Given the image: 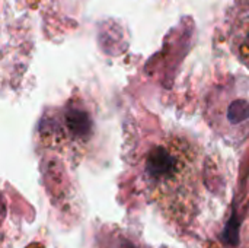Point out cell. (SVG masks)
I'll list each match as a JSON object with an SVG mask.
<instances>
[{
  "mask_svg": "<svg viewBox=\"0 0 249 248\" xmlns=\"http://www.w3.org/2000/svg\"><path fill=\"white\" fill-rule=\"evenodd\" d=\"M209 124L225 140L241 143L249 136V82L228 83L207 104Z\"/></svg>",
  "mask_w": 249,
  "mask_h": 248,
  "instance_id": "7a4b0ae2",
  "label": "cell"
},
{
  "mask_svg": "<svg viewBox=\"0 0 249 248\" xmlns=\"http://www.w3.org/2000/svg\"><path fill=\"white\" fill-rule=\"evenodd\" d=\"M92 248H149L139 241L130 232L114 227L105 225L95 235V243Z\"/></svg>",
  "mask_w": 249,
  "mask_h": 248,
  "instance_id": "277c9868",
  "label": "cell"
},
{
  "mask_svg": "<svg viewBox=\"0 0 249 248\" xmlns=\"http://www.w3.org/2000/svg\"><path fill=\"white\" fill-rule=\"evenodd\" d=\"M124 164L128 189L168 231L179 238L198 231L216 196V164L194 136L159 123L133 127Z\"/></svg>",
  "mask_w": 249,
  "mask_h": 248,
  "instance_id": "6da1fadb",
  "label": "cell"
},
{
  "mask_svg": "<svg viewBox=\"0 0 249 248\" xmlns=\"http://www.w3.org/2000/svg\"><path fill=\"white\" fill-rule=\"evenodd\" d=\"M223 26L231 53L249 72V0H235L229 6Z\"/></svg>",
  "mask_w": 249,
  "mask_h": 248,
  "instance_id": "3957f363",
  "label": "cell"
}]
</instances>
